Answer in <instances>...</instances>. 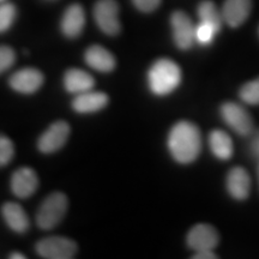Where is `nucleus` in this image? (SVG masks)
I'll return each mask as SVG.
<instances>
[{
    "label": "nucleus",
    "mask_w": 259,
    "mask_h": 259,
    "mask_svg": "<svg viewBox=\"0 0 259 259\" xmlns=\"http://www.w3.org/2000/svg\"><path fill=\"white\" fill-rule=\"evenodd\" d=\"M168 148L171 156L179 163H191L198 157L202 148L199 128L190 121H179L168 136Z\"/></svg>",
    "instance_id": "1"
},
{
    "label": "nucleus",
    "mask_w": 259,
    "mask_h": 259,
    "mask_svg": "<svg viewBox=\"0 0 259 259\" xmlns=\"http://www.w3.org/2000/svg\"><path fill=\"white\" fill-rule=\"evenodd\" d=\"M149 88L157 96L174 92L181 82L180 67L169 59L155 61L148 72Z\"/></svg>",
    "instance_id": "2"
},
{
    "label": "nucleus",
    "mask_w": 259,
    "mask_h": 259,
    "mask_svg": "<svg viewBox=\"0 0 259 259\" xmlns=\"http://www.w3.org/2000/svg\"><path fill=\"white\" fill-rule=\"evenodd\" d=\"M69 200L67 197L61 192L51 193L44 202L41 203L36 215L37 226L42 231H51L57 227L64 219L67 211Z\"/></svg>",
    "instance_id": "3"
},
{
    "label": "nucleus",
    "mask_w": 259,
    "mask_h": 259,
    "mask_svg": "<svg viewBox=\"0 0 259 259\" xmlns=\"http://www.w3.org/2000/svg\"><path fill=\"white\" fill-rule=\"evenodd\" d=\"M77 244L63 236H50L36 244V252L46 259H71L77 253Z\"/></svg>",
    "instance_id": "4"
},
{
    "label": "nucleus",
    "mask_w": 259,
    "mask_h": 259,
    "mask_svg": "<svg viewBox=\"0 0 259 259\" xmlns=\"http://www.w3.org/2000/svg\"><path fill=\"white\" fill-rule=\"evenodd\" d=\"M97 27L107 35H116L120 31L119 5L115 0H99L94 8Z\"/></svg>",
    "instance_id": "5"
},
{
    "label": "nucleus",
    "mask_w": 259,
    "mask_h": 259,
    "mask_svg": "<svg viewBox=\"0 0 259 259\" xmlns=\"http://www.w3.org/2000/svg\"><path fill=\"white\" fill-rule=\"evenodd\" d=\"M221 115L227 125L240 136H248L253 131V121L244 107L234 102H226L221 107Z\"/></svg>",
    "instance_id": "6"
},
{
    "label": "nucleus",
    "mask_w": 259,
    "mask_h": 259,
    "mask_svg": "<svg viewBox=\"0 0 259 259\" xmlns=\"http://www.w3.org/2000/svg\"><path fill=\"white\" fill-rule=\"evenodd\" d=\"M70 125L66 121L59 120L53 122L37 141V148L41 153H56L65 145L70 136Z\"/></svg>",
    "instance_id": "7"
},
{
    "label": "nucleus",
    "mask_w": 259,
    "mask_h": 259,
    "mask_svg": "<svg viewBox=\"0 0 259 259\" xmlns=\"http://www.w3.org/2000/svg\"><path fill=\"white\" fill-rule=\"evenodd\" d=\"M170 24L177 46L184 51L192 47L196 41V27L189 16L183 11H176L170 17Z\"/></svg>",
    "instance_id": "8"
},
{
    "label": "nucleus",
    "mask_w": 259,
    "mask_h": 259,
    "mask_svg": "<svg viewBox=\"0 0 259 259\" xmlns=\"http://www.w3.org/2000/svg\"><path fill=\"white\" fill-rule=\"evenodd\" d=\"M220 241L219 233L212 226L199 223L187 234V245L194 252L212 251Z\"/></svg>",
    "instance_id": "9"
},
{
    "label": "nucleus",
    "mask_w": 259,
    "mask_h": 259,
    "mask_svg": "<svg viewBox=\"0 0 259 259\" xmlns=\"http://www.w3.org/2000/svg\"><path fill=\"white\" fill-rule=\"evenodd\" d=\"M44 80L45 77L40 70L27 67V69L18 70L12 74L9 79V84L15 92L32 94L41 88Z\"/></svg>",
    "instance_id": "10"
},
{
    "label": "nucleus",
    "mask_w": 259,
    "mask_h": 259,
    "mask_svg": "<svg viewBox=\"0 0 259 259\" xmlns=\"http://www.w3.org/2000/svg\"><path fill=\"white\" fill-rule=\"evenodd\" d=\"M38 179L36 173L29 167H21L12 174L11 191L18 198H29L36 192Z\"/></svg>",
    "instance_id": "11"
},
{
    "label": "nucleus",
    "mask_w": 259,
    "mask_h": 259,
    "mask_svg": "<svg viewBox=\"0 0 259 259\" xmlns=\"http://www.w3.org/2000/svg\"><path fill=\"white\" fill-rule=\"evenodd\" d=\"M251 12V0H226L222 8V18L229 27L236 28L247 19Z\"/></svg>",
    "instance_id": "12"
},
{
    "label": "nucleus",
    "mask_w": 259,
    "mask_h": 259,
    "mask_svg": "<svg viewBox=\"0 0 259 259\" xmlns=\"http://www.w3.org/2000/svg\"><path fill=\"white\" fill-rule=\"evenodd\" d=\"M251 189V179L242 167H234L227 176V190L234 199L244 200L248 197Z\"/></svg>",
    "instance_id": "13"
},
{
    "label": "nucleus",
    "mask_w": 259,
    "mask_h": 259,
    "mask_svg": "<svg viewBox=\"0 0 259 259\" xmlns=\"http://www.w3.org/2000/svg\"><path fill=\"white\" fill-rule=\"evenodd\" d=\"M85 25V14L79 4L69 6L61 18V31L65 36L74 38L79 36Z\"/></svg>",
    "instance_id": "14"
},
{
    "label": "nucleus",
    "mask_w": 259,
    "mask_h": 259,
    "mask_svg": "<svg viewBox=\"0 0 259 259\" xmlns=\"http://www.w3.org/2000/svg\"><path fill=\"white\" fill-rule=\"evenodd\" d=\"M109 99L107 94L101 92H85L74 97L72 107L77 113H94L105 108Z\"/></svg>",
    "instance_id": "15"
},
{
    "label": "nucleus",
    "mask_w": 259,
    "mask_h": 259,
    "mask_svg": "<svg viewBox=\"0 0 259 259\" xmlns=\"http://www.w3.org/2000/svg\"><path fill=\"white\" fill-rule=\"evenodd\" d=\"M2 213L6 225L15 233L23 234L29 229V226H30L29 218L19 204L14 202L5 203L2 208Z\"/></svg>",
    "instance_id": "16"
},
{
    "label": "nucleus",
    "mask_w": 259,
    "mask_h": 259,
    "mask_svg": "<svg viewBox=\"0 0 259 259\" xmlns=\"http://www.w3.org/2000/svg\"><path fill=\"white\" fill-rule=\"evenodd\" d=\"M85 63L99 72H111L115 67V58L109 51L101 46H92L84 54Z\"/></svg>",
    "instance_id": "17"
},
{
    "label": "nucleus",
    "mask_w": 259,
    "mask_h": 259,
    "mask_svg": "<svg viewBox=\"0 0 259 259\" xmlns=\"http://www.w3.org/2000/svg\"><path fill=\"white\" fill-rule=\"evenodd\" d=\"M65 89L71 94H82L89 92L95 85V79L85 71L79 69H70L64 76Z\"/></svg>",
    "instance_id": "18"
},
{
    "label": "nucleus",
    "mask_w": 259,
    "mask_h": 259,
    "mask_svg": "<svg viewBox=\"0 0 259 259\" xmlns=\"http://www.w3.org/2000/svg\"><path fill=\"white\" fill-rule=\"evenodd\" d=\"M209 144L212 154L220 160H228L232 157L233 142L225 131L213 130L209 136Z\"/></svg>",
    "instance_id": "19"
},
{
    "label": "nucleus",
    "mask_w": 259,
    "mask_h": 259,
    "mask_svg": "<svg viewBox=\"0 0 259 259\" xmlns=\"http://www.w3.org/2000/svg\"><path fill=\"white\" fill-rule=\"evenodd\" d=\"M198 17L199 22L211 25L218 31H220V29H221L223 22L222 14L219 12L216 5L212 2H210V0H205V2L200 3L198 6Z\"/></svg>",
    "instance_id": "20"
},
{
    "label": "nucleus",
    "mask_w": 259,
    "mask_h": 259,
    "mask_svg": "<svg viewBox=\"0 0 259 259\" xmlns=\"http://www.w3.org/2000/svg\"><path fill=\"white\" fill-rule=\"evenodd\" d=\"M240 99L248 105H259V78L251 80L242 87Z\"/></svg>",
    "instance_id": "21"
},
{
    "label": "nucleus",
    "mask_w": 259,
    "mask_h": 259,
    "mask_svg": "<svg viewBox=\"0 0 259 259\" xmlns=\"http://www.w3.org/2000/svg\"><path fill=\"white\" fill-rule=\"evenodd\" d=\"M16 18V8L10 3L0 5V32L9 30Z\"/></svg>",
    "instance_id": "22"
},
{
    "label": "nucleus",
    "mask_w": 259,
    "mask_h": 259,
    "mask_svg": "<svg viewBox=\"0 0 259 259\" xmlns=\"http://www.w3.org/2000/svg\"><path fill=\"white\" fill-rule=\"evenodd\" d=\"M218 32L219 31L211 25L199 22V24L196 27V41L203 46H206V45L211 44Z\"/></svg>",
    "instance_id": "23"
},
{
    "label": "nucleus",
    "mask_w": 259,
    "mask_h": 259,
    "mask_svg": "<svg viewBox=\"0 0 259 259\" xmlns=\"http://www.w3.org/2000/svg\"><path fill=\"white\" fill-rule=\"evenodd\" d=\"M15 147L12 141L4 135H0V167H4L12 161Z\"/></svg>",
    "instance_id": "24"
},
{
    "label": "nucleus",
    "mask_w": 259,
    "mask_h": 259,
    "mask_svg": "<svg viewBox=\"0 0 259 259\" xmlns=\"http://www.w3.org/2000/svg\"><path fill=\"white\" fill-rule=\"evenodd\" d=\"M16 54L11 47L0 46V73L8 71L15 64Z\"/></svg>",
    "instance_id": "25"
},
{
    "label": "nucleus",
    "mask_w": 259,
    "mask_h": 259,
    "mask_svg": "<svg viewBox=\"0 0 259 259\" xmlns=\"http://www.w3.org/2000/svg\"><path fill=\"white\" fill-rule=\"evenodd\" d=\"M132 2L142 12H153L161 4V0H132Z\"/></svg>",
    "instance_id": "26"
},
{
    "label": "nucleus",
    "mask_w": 259,
    "mask_h": 259,
    "mask_svg": "<svg viewBox=\"0 0 259 259\" xmlns=\"http://www.w3.org/2000/svg\"><path fill=\"white\" fill-rule=\"evenodd\" d=\"M250 149H251V154L253 155V157L259 160V130L254 132L253 137H252Z\"/></svg>",
    "instance_id": "27"
},
{
    "label": "nucleus",
    "mask_w": 259,
    "mask_h": 259,
    "mask_svg": "<svg viewBox=\"0 0 259 259\" xmlns=\"http://www.w3.org/2000/svg\"><path fill=\"white\" fill-rule=\"evenodd\" d=\"M194 259H216L218 255L213 253L212 251H200L196 252V254L193 255Z\"/></svg>",
    "instance_id": "28"
},
{
    "label": "nucleus",
    "mask_w": 259,
    "mask_h": 259,
    "mask_svg": "<svg viewBox=\"0 0 259 259\" xmlns=\"http://www.w3.org/2000/svg\"><path fill=\"white\" fill-rule=\"evenodd\" d=\"M10 258L11 259H25L27 257H25L24 254L19 253V252H14V253L10 254Z\"/></svg>",
    "instance_id": "29"
},
{
    "label": "nucleus",
    "mask_w": 259,
    "mask_h": 259,
    "mask_svg": "<svg viewBox=\"0 0 259 259\" xmlns=\"http://www.w3.org/2000/svg\"><path fill=\"white\" fill-rule=\"evenodd\" d=\"M258 176H259V167H258Z\"/></svg>",
    "instance_id": "30"
},
{
    "label": "nucleus",
    "mask_w": 259,
    "mask_h": 259,
    "mask_svg": "<svg viewBox=\"0 0 259 259\" xmlns=\"http://www.w3.org/2000/svg\"><path fill=\"white\" fill-rule=\"evenodd\" d=\"M0 2H3V0H0Z\"/></svg>",
    "instance_id": "31"
}]
</instances>
